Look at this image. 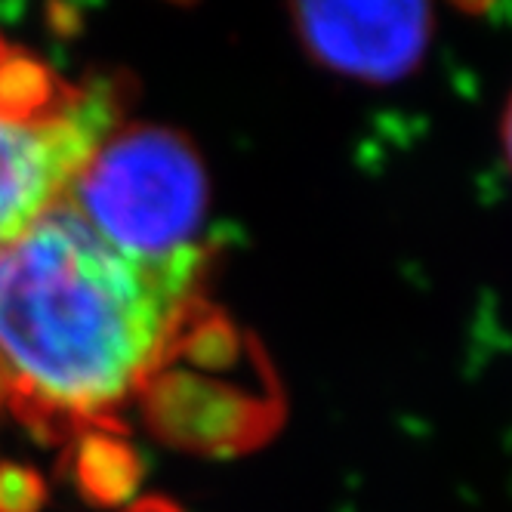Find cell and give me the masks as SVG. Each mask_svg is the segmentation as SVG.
<instances>
[{"label": "cell", "instance_id": "1", "mask_svg": "<svg viewBox=\"0 0 512 512\" xmlns=\"http://www.w3.org/2000/svg\"><path fill=\"white\" fill-rule=\"evenodd\" d=\"M207 260V247L130 256L59 201L0 250V408L41 442L108 460L124 411L216 327Z\"/></svg>", "mask_w": 512, "mask_h": 512}, {"label": "cell", "instance_id": "2", "mask_svg": "<svg viewBox=\"0 0 512 512\" xmlns=\"http://www.w3.org/2000/svg\"><path fill=\"white\" fill-rule=\"evenodd\" d=\"M118 118L112 81L65 78L0 34V250L65 201Z\"/></svg>", "mask_w": 512, "mask_h": 512}, {"label": "cell", "instance_id": "3", "mask_svg": "<svg viewBox=\"0 0 512 512\" xmlns=\"http://www.w3.org/2000/svg\"><path fill=\"white\" fill-rule=\"evenodd\" d=\"M65 201L118 250L164 260L207 247V173L195 145L167 127L118 124Z\"/></svg>", "mask_w": 512, "mask_h": 512}, {"label": "cell", "instance_id": "4", "mask_svg": "<svg viewBox=\"0 0 512 512\" xmlns=\"http://www.w3.org/2000/svg\"><path fill=\"white\" fill-rule=\"evenodd\" d=\"M290 16L315 62L364 84H392L417 71L435 28L423 4H300Z\"/></svg>", "mask_w": 512, "mask_h": 512}, {"label": "cell", "instance_id": "5", "mask_svg": "<svg viewBox=\"0 0 512 512\" xmlns=\"http://www.w3.org/2000/svg\"><path fill=\"white\" fill-rule=\"evenodd\" d=\"M500 152H503V161L512 173V93L506 99V108L500 115Z\"/></svg>", "mask_w": 512, "mask_h": 512}, {"label": "cell", "instance_id": "6", "mask_svg": "<svg viewBox=\"0 0 512 512\" xmlns=\"http://www.w3.org/2000/svg\"><path fill=\"white\" fill-rule=\"evenodd\" d=\"M130 512H179V509L167 500H139Z\"/></svg>", "mask_w": 512, "mask_h": 512}]
</instances>
